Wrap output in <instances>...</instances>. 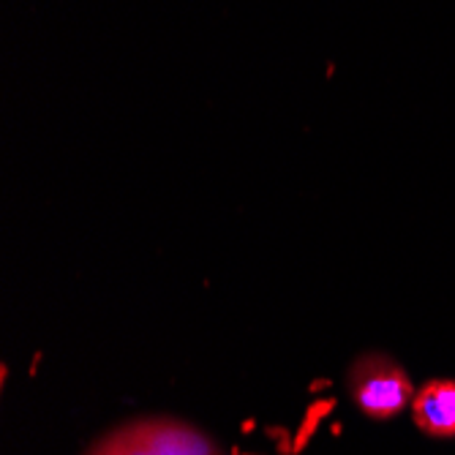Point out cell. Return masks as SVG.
Returning <instances> with one entry per match:
<instances>
[{"instance_id":"cell-2","label":"cell","mask_w":455,"mask_h":455,"mask_svg":"<svg viewBox=\"0 0 455 455\" xmlns=\"http://www.w3.org/2000/svg\"><path fill=\"white\" fill-rule=\"evenodd\" d=\"M347 390L363 415L377 423L398 418L415 398L406 368L385 352L360 355L347 371Z\"/></svg>"},{"instance_id":"cell-3","label":"cell","mask_w":455,"mask_h":455,"mask_svg":"<svg viewBox=\"0 0 455 455\" xmlns=\"http://www.w3.org/2000/svg\"><path fill=\"white\" fill-rule=\"evenodd\" d=\"M411 420L431 439H455V379H431L411 398Z\"/></svg>"},{"instance_id":"cell-1","label":"cell","mask_w":455,"mask_h":455,"mask_svg":"<svg viewBox=\"0 0 455 455\" xmlns=\"http://www.w3.org/2000/svg\"><path fill=\"white\" fill-rule=\"evenodd\" d=\"M85 455H224L199 428L175 418H142L123 423L91 444Z\"/></svg>"}]
</instances>
